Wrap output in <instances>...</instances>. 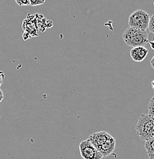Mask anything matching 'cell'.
I'll return each instance as SVG.
<instances>
[{"mask_svg": "<svg viewBox=\"0 0 154 159\" xmlns=\"http://www.w3.org/2000/svg\"><path fill=\"white\" fill-rule=\"evenodd\" d=\"M122 37L125 44L132 48L136 47H144L149 42V35L147 31L135 28H127Z\"/></svg>", "mask_w": 154, "mask_h": 159, "instance_id": "cell-1", "label": "cell"}, {"mask_svg": "<svg viewBox=\"0 0 154 159\" xmlns=\"http://www.w3.org/2000/svg\"><path fill=\"white\" fill-rule=\"evenodd\" d=\"M136 132L143 141L154 139V116L148 113L142 114L136 125Z\"/></svg>", "mask_w": 154, "mask_h": 159, "instance_id": "cell-2", "label": "cell"}, {"mask_svg": "<svg viewBox=\"0 0 154 159\" xmlns=\"http://www.w3.org/2000/svg\"><path fill=\"white\" fill-rule=\"evenodd\" d=\"M150 16L147 12L142 9H138L134 11L129 16V27L146 31L148 29Z\"/></svg>", "mask_w": 154, "mask_h": 159, "instance_id": "cell-3", "label": "cell"}, {"mask_svg": "<svg viewBox=\"0 0 154 159\" xmlns=\"http://www.w3.org/2000/svg\"><path fill=\"white\" fill-rule=\"evenodd\" d=\"M79 152L83 159H102L103 156L88 139L79 143Z\"/></svg>", "mask_w": 154, "mask_h": 159, "instance_id": "cell-4", "label": "cell"}, {"mask_svg": "<svg viewBox=\"0 0 154 159\" xmlns=\"http://www.w3.org/2000/svg\"><path fill=\"white\" fill-rule=\"evenodd\" d=\"M112 135L107 132L105 131H102V132H97L92 133L90 136L89 137L88 140L95 147L98 148L103 145L104 143L108 140Z\"/></svg>", "mask_w": 154, "mask_h": 159, "instance_id": "cell-5", "label": "cell"}, {"mask_svg": "<svg viewBox=\"0 0 154 159\" xmlns=\"http://www.w3.org/2000/svg\"><path fill=\"white\" fill-rule=\"evenodd\" d=\"M116 146V140L113 136H111L107 141L101 145L99 148H98V151L100 152L101 155L104 157L109 156L114 152Z\"/></svg>", "mask_w": 154, "mask_h": 159, "instance_id": "cell-6", "label": "cell"}, {"mask_svg": "<svg viewBox=\"0 0 154 159\" xmlns=\"http://www.w3.org/2000/svg\"><path fill=\"white\" fill-rule=\"evenodd\" d=\"M148 50L145 47H136L130 50V57L135 62H142L148 54Z\"/></svg>", "mask_w": 154, "mask_h": 159, "instance_id": "cell-7", "label": "cell"}, {"mask_svg": "<svg viewBox=\"0 0 154 159\" xmlns=\"http://www.w3.org/2000/svg\"><path fill=\"white\" fill-rule=\"evenodd\" d=\"M145 149L150 159H154V139L146 141Z\"/></svg>", "mask_w": 154, "mask_h": 159, "instance_id": "cell-8", "label": "cell"}, {"mask_svg": "<svg viewBox=\"0 0 154 159\" xmlns=\"http://www.w3.org/2000/svg\"><path fill=\"white\" fill-rule=\"evenodd\" d=\"M148 114L154 116V96L150 100L148 105Z\"/></svg>", "mask_w": 154, "mask_h": 159, "instance_id": "cell-9", "label": "cell"}, {"mask_svg": "<svg viewBox=\"0 0 154 159\" xmlns=\"http://www.w3.org/2000/svg\"><path fill=\"white\" fill-rule=\"evenodd\" d=\"M148 29L150 30V32L154 34V14L152 15V16H150Z\"/></svg>", "mask_w": 154, "mask_h": 159, "instance_id": "cell-10", "label": "cell"}, {"mask_svg": "<svg viewBox=\"0 0 154 159\" xmlns=\"http://www.w3.org/2000/svg\"><path fill=\"white\" fill-rule=\"evenodd\" d=\"M29 1L31 6H41V5H43L44 3V2L42 1V0H29Z\"/></svg>", "mask_w": 154, "mask_h": 159, "instance_id": "cell-11", "label": "cell"}, {"mask_svg": "<svg viewBox=\"0 0 154 159\" xmlns=\"http://www.w3.org/2000/svg\"><path fill=\"white\" fill-rule=\"evenodd\" d=\"M15 2L19 6H30V1H29V0H15Z\"/></svg>", "mask_w": 154, "mask_h": 159, "instance_id": "cell-12", "label": "cell"}, {"mask_svg": "<svg viewBox=\"0 0 154 159\" xmlns=\"http://www.w3.org/2000/svg\"><path fill=\"white\" fill-rule=\"evenodd\" d=\"M4 79H5L4 72H2V71H0V87H1L2 84Z\"/></svg>", "mask_w": 154, "mask_h": 159, "instance_id": "cell-13", "label": "cell"}, {"mask_svg": "<svg viewBox=\"0 0 154 159\" xmlns=\"http://www.w3.org/2000/svg\"><path fill=\"white\" fill-rule=\"evenodd\" d=\"M3 99H4V94H3L2 90L0 89V102L3 100Z\"/></svg>", "mask_w": 154, "mask_h": 159, "instance_id": "cell-14", "label": "cell"}, {"mask_svg": "<svg viewBox=\"0 0 154 159\" xmlns=\"http://www.w3.org/2000/svg\"><path fill=\"white\" fill-rule=\"evenodd\" d=\"M149 43H150V48L154 51V41H149Z\"/></svg>", "mask_w": 154, "mask_h": 159, "instance_id": "cell-15", "label": "cell"}, {"mask_svg": "<svg viewBox=\"0 0 154 159\" xmlns=\"http://www.w3.org/2000/svg\"><path fill=\"white\" fill-rule=\"evenodd\" d=\"M150 66L152 67V68L154 69V56L153 57V58L151 59V61H150Z\"/></svg>", "mask_w": 154, "mask_h": 159, "instance_id": "cell-16", "label": "cell"}, {"mask_svg": "<svg viewBox=\"0 0 154 159\" xmlns=\"http://www.w3.org/2000/svg\"><path fill=\"white\" fill-rule=\"evenodd\" d=\"M150 85H151L152 88H153V89H154V79L153 80H152V82L150 83Z\"/></svg>", "mask_w": 154, "mask_h": 159, "instance_id": "cell-17", "label": "cell"}, {"mask_svg": "<svg viewBox=\"0 0 154 159\" xmlns=\"http://www.w3.org/2000/svg\"><path fill=\"white\" fill-rule=\"evenodd\" d=\"M149 41H154V34H153V36H152L151 39H149Z\"/></svg>", "mask_w": 154, "mask_h": 159, "instance_id": "cell-18", "label": "cell"}, {"mask_svg": "<svg viewBox=\"0 0 154 159\" xmlns=\"http://www.w3.org/2000/svg\"><path fill=\"white\" fill-rule=\"evenodd\" d=\"M42 1H44V2H45V1H46V0H42Z\"/></svg>", "mask_w": 154, "mask_h": 159, "instance_id": "cell-19", "label": "cell"}]
</instances>
